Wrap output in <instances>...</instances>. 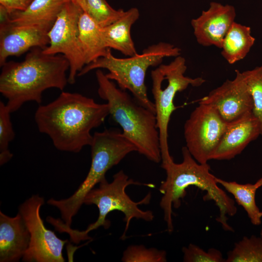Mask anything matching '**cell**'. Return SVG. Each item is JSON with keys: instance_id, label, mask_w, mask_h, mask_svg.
<instances>
[{"instance_id": "cell-29", "label": "cell", "mask_w": 262, "mask_h": 262, "mask_svg": "<svg viewBox=\"0 0 262 262\" xmlns=\"http://www.w3.org/2000/svg\"><path fill=\"white\" fill-rule=\"evenodd\" d=\"M254 184L258 188L262 186V178L258 180Z\"/></svg>"}, {"instance_id": "cell-22", "label": "cell", "mask_w": 262, "mask_h": 262, "mask_svg": "<svg viewBox=\"0 0 262 262\" xmlns=\"http://www.w3.org/2000/svg\"><path fill=\"white\" fill-rule=\"evenodd\" d=\"M225 262H262V238L244 236L228 252Z\"/></svg>"}, {"instance_id": "cell-8", "label": "cell", "mask_w": 262, "mask_h": 262, "mask_svg": "<svg viewBox=\"0 0 262 262\" xmlns=\"http://www.w3.org/2000/svg\"><path fill=\"white\" fill-rule=\"evenodd\" d=\"M186 69V60L180 55L168 64H161L151 72L162 163L173 159L168 144V127L171 116L177 108L174 103L176 94L189 85L197 87L205 82L201 77L192 78L185 76Z\"/></svg>"}, {"instance_id": "cell-1", "label": "cell", "mask_w": 262, "mask_h": 262, "mask_svg": "<svg viewBox=\"0 0 262 262\" xmlns=\"http://www.w3.org/2000/svg\"><path fill=\"white\" fill-rule=\"evenodd\" d=\"M109 115L107 103H98L77 93L62 92L52 102L40 105L34 114L39 131L59 150L78 153L90 146L91 131Z\"/></svg>"}, {"instance_id": "cell-13", "label": "cell", "mask_w": 262, "mask_h": 262, "mask_svg": "<svg viewBox=\"0 0 262 262\" xmlns=\"http://www.w3.org/2000/svg\"><path fill=\"white\" fill-rule=\"evenodd\" d=\"M235 9L232 5L212 1L209 8L191 22L197 43L204 47L221 49L223 40L235 21Z\"/></svg>"}, {"instance_id": "cell-14", "label": "cell", "mask_w": 262, "mask_h": 262, "mask_svg": "<svg viewBox=\"0 0 262 262\" xmlns=\"http://www.w3.org/2000/svg\"><path fill=\"white\" fill-rule=\"evenodd\" d=\"M51 28L39 25L0 26V66L10 56H19L33 48H46L49 43L48 33Z\"/></svg>"}, {"instance_id": "cell-23", "label": "cell", "mask_w": 262, "mask_h": 262, "mask_svg": "<svg viewBox=\"0 0 262 262\" xmlns=\"http://www.w3.org/2000/svg\"><path fill=\"white\" fill-rule=\"evenodd\" d=\"M80 6L102 28L117 21L125 12L122 9L113 8L106 0H82Z\"/></svg>"}, {"instance_id": "cell-10", "label": "cell", "mask_w": 262, "mask_h": 262, "mask_svg": "<svg viewBox=\"0 0 262 262\" xmlns=\"http://www.w3.org/2000/svg\"><path fill=\"white\" fill-rule=\"evenodd\" d=\"M82 11L78 4L71 0L67 2L49 32V45L43 49L46 54H61L66 58L69 63L68 82L71 84L86 65L79 40L78 23Z\"/></svg>"}, {"instance_id": "cell-5", "label": "cell", "mask_w": 262, "mask_h": 262, "mask_svg": "<svg viewBox=\"0 0 262 262\" xmlns=\"http://www.w3.org/2000/svg\"><path fill=\"white\" fill-rule=\"evenodd\" d=\"M98 184L99 187L91 190L85 197L83 201L86 205L93 204L98 207V216L97 220L82 231L71 229V227H67L65 229V232L69 235L71 241L74 243L91 240L88 233L100 227L108 229L110 226V222L106 217L109 213L114 211H120L124 214L123 220L126 225L121 236L122 240L126 238V233L133 218L147 222L151 221L154 219V215L152 211H143L139 208V205L150 203L151 198L150 192L140 201L135 202L125 192L126 188L131 185H143L153 188L154 187L153 184L134 181L130 179L122 170L113 176L111 182H109L105 178Z\"/></svg>"}, {"instance_id": "cell-16", "label": "cell", "mask_w": 262, "mask_h": 262, "mask_svg": "<svg viewBox=\"0 0 262 262\" xmlns=\"http://www.w3.org/2000/svg\"><path fill=\"white\" fill-rule=\"evenodd\" d=\"M30 234L18 212L10 217L0 212V262H18L28 248Z\"/></svg>"}, {"instance_id": "cell-27", "label": "cell", "mask_w": 262, "mask_h": 262, "mask_svg": "<svg viewBox=\"0 0 262 262\" xmlns=\"http://www.w3.org/2000/svg\"><path fill=\"white\" fill-rule=\"evenodd\" d=\"M185 262H223L222 253L218 249L211 248L205 251L198 246L190 244L182 249Z\"/></svg>"}, {"instance_id": "cell-4", "label": "cell", "mask_w": 262, "mask_h": 262, "mask_svg": "<svg viewBox=\"0 0 262 262\" xmlns=\"http://www.w3.org/2000/svg\"><path fill=\"white\" fill-rule=\"evenodd\" d=\"M96 76L99 97L109 106V115L137 152L155 163L161 162L159 133L155 113L144 107L126 91L117 88L101 70Z\"/></svg>"}, {"instance_id": "cell-20", "label": "cell", "mask_w": 262, "mask_h": 262, "mask_svg": "<svg viewBox=\"0 0 262 262\" xmlns=\"http://www.w3.org/2000/svg\"><path fill=\"white\" fill-rule=\"evenodd\" d=\"M255 41L249 26L234 21L223 40L221 55L228 63L234 64L247 55Z\"/></svg>"}, {"instance_id": "cell-28", "label": "cell", "mask_w": 262, "mask_h": 262, "mask_svg": "<svg viewBox=\"0 0 262 262\" xmlns=\"http://www.w3.org/2000/svg\"><path fill=\"white\" fill-rule=\"evenodd\" d=\"M33 0H0L2 5L10 14L16 11L26 10Z\"/></svg>"}, {"instance_id": "cell-11", "label": "cell", "mask_w": 262, "mask_h": 262, "mask_svg": "<svg viewBox=\"0 0 262 262\" xmlns=\"http://www.w3.org/2000/svg\"><path fill=\"white\" fill-rule=\"evenodd\" d=\"M43 197L38 195L28 198L19 207L30 234L28 249L22 258L24 262H64L62 254L67 240L59 238L54 231L47 229L40 216L44 204Z\"/></svg>"}, {"instance_id": "cell-2", "label": "cell", "mask_w": 262, "mask_h": 262, "mask_svg": "<svg viewBox=\"0 0 262 262\" xmlns=\"http://www.w3.org/2000/svg\"><path fill=\"white\" fill-rule=\"evenodd\" d=\"M43 49L33 48L21 62L9 61L1 66L0 92L11 113L28 101L41 104L46 90L63 91L68 83V61L62 54H46Z\"/></svg>"}, {"instance_id": "cell-24", "label": "cell", "mask_w": 262, "mask_h": 262, "mask_svg": "<svg viewBox=\"0 0 262 262\" xmlns=\"http://www.w3.org/2000/svg\"><path fill=\"white\" fill-rule=\"evenodd\" d=\"M242 73L252 98V112L259 122L262 135V64Z\"/></svg>"}, {"instance_id": "cell-12", "label": "cell", "mask_w": 262, "mask_h": 262, "mask_svg": "<svg viewBox=\"0 0 262 262\" xmlns=\"http://www.w3.org/2000/svg\"><path fill=\"white\" fill-rule=\"evenodd\" d=\"M233 80H227L199 100L214 107L228 123L252 111V96L242 72L235 70Z\"/></svg>"}, {"instance_id": "cell-31", "label": "cell", "mask_w": 262, "mask_h": 262, "mask_svg": "<svg viewBox=\"0 0 262 262\" xmlns=\"http://www.w3.org/2000/svg\"><path fill=\"white\" fill-rule=\"evenodd\" d=\"M260 237L262 238V229L261 231V233H260Z\"/></svg>"}, {"instance_id": "cell-9", "label": "cell", "mask_w": 262, "mask_h": 262, "mask_svg": "<svg viewBox=\"0 0 262 262\" xmlns=\"http://www.w3.org/2000/svg\"><path fill=\"white\" fill-rule=\"evenodd\" d=\"M228 123L210 105L199 103L184 125L186 147L200 164H206L218 146Z\"/></svg>"}, {"instance_id": "cell-7", "label": "cell", "mask_w": 262, "mask_h": 262, "mask_svg": "<svg viewBox=\"0 0 262 262\" xmlns=\"http://www.w3.org/2000/svg\"><path fill=\"white\" fill-rule=\"evenodd\" d=\"M91 164L83 182L70 197L61 200L50 198L48 204L57 208L62 221L70 227L73 217L83 204L87 194L105 178L106 172L118 164L129 153L136 151L134 145L117 129L95 132L90 145Z\"/></svg>"}, {"instance_id": "cell-17", "label": "cell", "mask_w": 262, "mask_h": 262, "mask_svg": "<svg viewBox=\"0 0 262 262\" xmlns=\"http://www.w3.org/2000/svg\"><path fill=\"white\" fill-rule=\"evenodd\" d=\"M139 16V11L137 8H131L125 11L117 21L102 28L103 36L109 49L116 50L129 57L137 53L131 30Z\"/></svg>"}, {"instance_id": "cell-25", "label": "cell", "mask_w": 262, "mask_h": 262, "mask_svg": "<svg viewBox=\"0 0 262 262\" xmlns=\"http://www.w3.org/2000/svg\"><path fill=\"white\" fill-rule=\"evenodd\" d=\"M3 101H0V164H4L13 157L8 149L9 144L15 137L10 114Z\"/></svg>"}, {"instance_id": "cell-15", "label": "cell", "mask_w": 262, "mask_h": 262, "mask_svg": "<svg viewBox=\"0 0 262 262\" xmlns=\"http://www.w3.org/2000/svg\"><path fill=\"white\" fill-rule=\"evenodd\" d=\"M261 135L259 122L252 112L229 122L211 160H229L240 154Z\"/></svg>"}, {"instance_id": "cell-21", "label": "cell", "mask_w": 262, "mask_h": 262, "mask_svg": "<svg viewBox=\"0 0 262 262\" xmlns=\"http://www.w3.org/2000/svg\"><path fill=\"white\" fill-rule=\"evenodd\" d=\"M216 180L218 184L233 196L237 204L246 211L253 225L259 226L261 224L262 212L256 203L255 195L258 188L255 184H240L218 178H216Z\"/></svg>"}, {"instance_id": "cell-30", "label": "cell", "mask_w": 262, "mask_h": 262, "mask_svg": "<svg viewBox=\"0 0 262 262\" xmlns=\"http://www.w3.org/2000/svg\"><path fill=\"white\" fill-rule=\"evenodd\" d=\"M71 0L78 4L80 5V3H81L82 0Z\"/></svg>"}, {"instance_id": "cell-26", "label": "cell", "mask_w": 262, "mask_h": 262, "mask_svg": "<svg viewBox=\"0 0 262 262\" xmlns=\"http://www.w3.org/2000/svg\"><path fill=\"white\" fill-rule=\"evenodd\" d=\"M123 262H166V252L156 248H147L143 245H131L123 253Z\"/></svg>"}, {"instance_id": "cell-6", "label": "cell", "mask_w": 262, "mask_h": 262, "mask_svg": "<svg viewBox=\"0 0 262 262\" xmlns=\"http://www.w3.org/2000/svg\"><path fill=\"white\" fill-rule=\"evenodd\" d=\"M180 55V49L170 43L160 42L144 49L141 53L125 58L115 57L110 49L107 54L88 65L78 73L83 76L95 69H106V77L119 88L131 93L134 98L155 113L154 102L148 98L145 78L147 69L160 64L166 57Z\"/></svg>"}, {"instance_id": "cell-18", "label": "cell", "mask_w": 262, "mask_h": 262, "mask_svg": "<svg viewBox=\"0 0 262 262\" xmlns=\"http://www.w3.org/2000/svg\"><path fill=\"white\" fill-rule=\"evenodd\" d=\"M71 0H33L23 11L10 14L16 25H39L51 28L64 5Z\"/></svg>"}, {"instance_id": "cell-3", "label": "cell", "mask_w": 262, "mask_h": 262, "mask_svg": "<svg viewBox=\"0 0 262 262\" xmlns=\"http://www.w3.org/2000/svg\"><path fill=\"white\" fill-rule=\"evenodd\" d=\"M181 153V163H176L173 159L161 164L166 177L159 188L163 195L160 206L164 212L168 232H172L174 229L172 208L180 206L181 200L186 195V190L190 186L206 192L204 200H213L219 208V215L216 221L225 230L232 231L233 229L228 224L227 220L228 215L232 216L236 213L234 201L218 186L216 177L211 173L208 163H198L185 146L182 147Z\"/></svg>"}, {"instance_id": "cell-19", "label": "cell", "mask_w": 262, "mask_h": 262, "mask_svg": "<svg viewBox=\"0 0 262 262\" xmlns=\"http://www.w3.org/2000/svg\"><path fill=\"white\" fill-rule=\"evenodd\" d=\"M78 29L79 40L86 65L105 56L111 49L106 45L102 27L83 11L79 18Z\"/></svg>"}]
</instances>
